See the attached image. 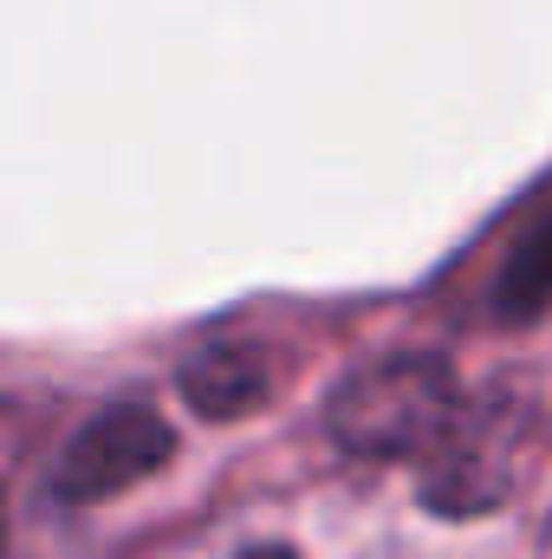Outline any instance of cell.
Listing matches in <instances>:
<instances>
[{"label":"cell","instance_id":"6da1fadb","mask_svg":"<svg viewBox=\"0 0 552 559\" xmlns=\"http://www.w3.org/2000/svg\"><path fill=\"white\" fill-rule=\"evenodd\" d=\"M325 423H332L338 449H351L364 462H410V455H429L455 436L461 384L442 358L397 352V358H377V365L351 371L332 391Z\"/></svg>","mask_w":552,"mask_h":559},{"label":"cell","instance_id":"7a4b0ae2","mask_svg":"<svg viewBox=\"0 0 552 559\" xmlns=\"http://www.w3.org/2000/svg\"><path fill=\"white\" fill-rule=\"evenodd\" d=\"M169 449H176V429L156 417V411H143V404H111V411H98V417L59 449L46 495H52L59 508L111 501V495L137 488L143 475H156V468L169 462Z\"/></svg>","mask_w":552,"mask_h":559},{"label":"cell","instance_id":"5b68a950","mask_svg":"<svg viewBox=\"0 0 552 559\" xmlns=\"http://www.w3.org/2000/svg\"><path fill=\"white\" fill-rule=\"evenodd\" d=\"M241 559H299V554H292V547H248Z\"/></svg>","mask_w":552,"mask_h":559},{"label":"cell","instance_id":"277c9868","mask_svg":"<svg viewBox=\"0 0 552 559\" xmlns=\"http://www.w3.org/2000/svg\"><path fill=\"white\" fill-rule=\"evenodd\" d=\"M494 306H501V319H540L552 306V215L514 241L507 267L494 280Z\"/></svg>","mask_w":552,"mask_h":559},{"label":"cell","instance_id":"3957f363","mask_svg":"<svg viewBox=\"0 0 552 559\" xmlns=\"http://www.w3.org/2000/svg\"><path fill=\"white\" fill-rule=\"evenodd\" d=\"M176 391H182V404L202 423H235L274 397V365L248 338H208L202 352L182 358Z\"/></svg>","mask_w":552,"mask_h":559}]
</instances>
